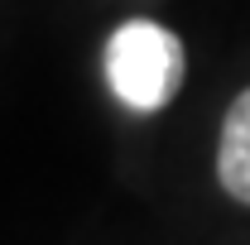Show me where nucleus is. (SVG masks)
Listing matches in <instances>:
<instances>
[{
    "label": "nucleus",
    "instance_id": "obj_1",
    "mask_svg": "<svg viewBox=\"0 0 250 245\" xmlns=\"http://www.w3.org/2000/svg\"><path fill=\"white\" fill-rule=\"evenodd\" d=\"M188 53L183 39L159 20H125L106 39V82L130 111H164L183 92Z\"/></svg>",
    "mask_w": 250,
    "mask_h": 245
},
{
    "label": "nucleus",
    "instance_id": "obj_2",
    "mask_svg": "<svg viewBox=\"0 0 250 245\" xmlns=\"http://www.w3.org/2000/svg\"><path fill=\"white\" fill-rule=\"evenodd\" d=\"M217 178L226 187V197L250 207V87L226 106L221 144H217Z\"/></svg>",
    "mask_w": 250,
    "mask_h": 245
}]
</instances>
